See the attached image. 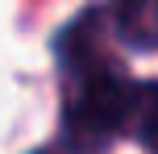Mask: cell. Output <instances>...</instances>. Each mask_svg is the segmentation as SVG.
I'll use <instances>...</instances> for the list:
<instances>
[{"label": "cell", "instance_id": "6da1fadb", "mask_svg": "<svg viewBox=\"0 0 158 154\" xmlns=\"http://www.w3.org/2000/svg\"><path fill=\"white\" fill-rule=\"evenodd\" d=\"M96 25L100 21H92V38L83 33V21L67 33V63L75 71L67 96V138L83 154L100 150L117 133H129V125L142 142L154 133V88L108 71V63L96 54Z\"/></svg>", "mask_w": 158, "mask_h": 154}, {"label": "cell", "instance_id": "7a4b0ae2", "mask_svg": "<svg viewBox=\"0 0 158 154\" xmlns=\"http://www.w3.org/2000/svg\"><path fill=\"white\" fill-rule=\"evenodd\" d=\"M117 25L137 50L154 46V0H117Z\"/></svg>", "mask_w": 158, "mask_h": 154}]
</instances>
